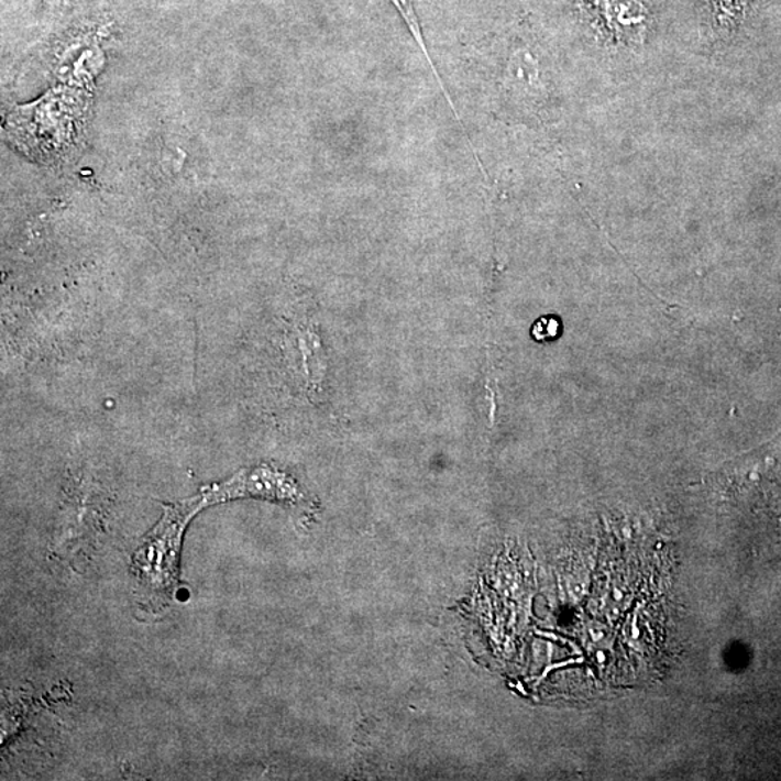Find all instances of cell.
<instances>
[{"label":"cell","instance_id":"obj_3","mask_svg":"<svg viewBox=\"0 0 781 781\" xmlns=\"http://www.w3.org/2000/svg\"><path fill=\"white\" fill-rule=\"evenodd\" d=\"M199 494L208 507L242 498H262L286 504H300L306 499L294 477L271 465L242 469L227 481L205 486Z\"/></svg>","mask_w":781,"mask_h":781},{"label":"cell","instance_id":"obj_5","mask_svg":"<svg viewBox=\"0 0 781 781\" xmlns=\"http://www.w3.org/2000/svg\"><path fill=\"white\" fill-rule=\"evenodd\" d=\"M391 2H393L395 9H397V11L399 12V15L403 16L404 22H406L408 30H410L411 32L413 38L416 40L418 47H420L422 54H425L427 63H429L431 72H433L436 80H438L439 82L440 90L443 91L444 98L446 100H448L450 109H452L454 117H457L458 119L459 127L465 128L461 122V118H459L458 110L457 108H454L452 99H450L449 91L448 89H446L442 78H440L439 76L438 68H436V64L431 62L430 54L429 52H427L425 35H422L420 20H418L415 3H413V0H391Z\"/></svg>","mask_w":781,"mask_h":781},{"label":"cell","instance_id":"obj_4","mask_svg":"<svg viewBox=\"0 0 781 781\" xmlns=\"http://www.w3.org/2000/svg\"><path fill=\"white\" fill-rule=\"evenodd\" d=\"M586 3L610 35L636 38L645 31L649 12L642 0H586Z\"/></svg>","mask_w":781,"mask_h":781},{"label":"cell","instance_id":"obj_7","mask_svg":"<svg viewBox=\"0 0 781 781\" xmlns=\"http://www.w3.org/2000/svg\"><path fill=\"white\" fill-rule=\"evenodd\" d=\"M558 329H559L558 320L543 319V320H540L539 323H537L535 326V329H532V334H535L536 339L547 340V339L554 338L556 334H558Z\"/></svg>","mask_w":781,"mask_h":781},{"label":"cell","instance_id":"obj_6","mask_svg":"<svg viewBox=\"0 0 781 781\" xmlns=\"http://www.w3.org/2000/svg\"><path fill=\"white\" fill-rule=\"evenodd\" d=\"M715 24L730 26L746 12L750 0H710Z\"/></svg>","mask_w":781,"mask_h":781},{"label":"cell","instance_id":"obj_1","mask_svg":"<svg viewBox=\"0 0 781 781\" xmlns=\"http://www.w3.org/2000/svg\"><path fill=\"white\" fill-rule=\"evenodd\" d=\"M86 121L85 100L50 94L9 117V138L18 148L43 163H54L75 151Z\"/></svg>","mask_w":781,"mask_h":781},{"label":"cell","instance_id":"obj_2","mask_svg":"<svg viewBox=\"0 0 781 781\" xmlns=\"http://www.w3.org/2000/svg\"><path fill=\"white\" fill-rule=\"evenodd\" d=\"M204 508L208 507L199 494L177 504L165 505L163 517L135 554V568L144 582L156 590H169L173 586L177 576V553L182 537L188 522Z\"/></svg>","mask_w":781,"mask_h":781}]
</instances>
